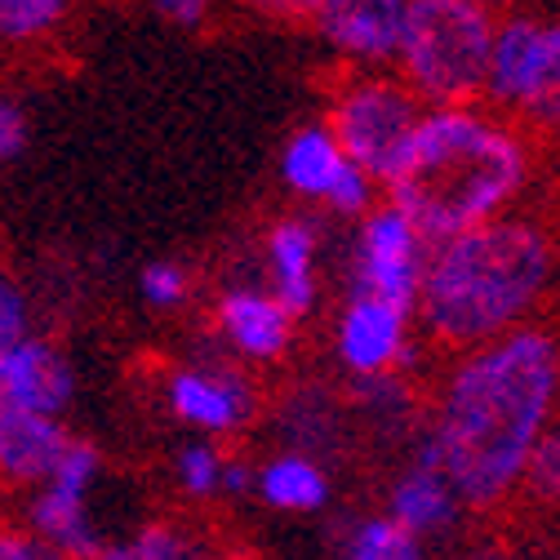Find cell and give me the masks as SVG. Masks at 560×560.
I'll use <instances>...</instances> for the list:
<instances>
[{
    "label": "cell",
    "instance_id": "3957f363",
    "mask_svg": "<svg viewBox=\"0 0 560 560\" xmlns=\"http://www.w3.org/2000/svg\"><path fill=\"white\" fill-rule=\"evenodd\" d=\"M556 285V241L534 219H499L428 245L413 316L436 347L476 352L521 325Z\"/></svg>",
    "mask_w": 560,
    "mask_h": 560
},
{
    "label": "cell",
    "instance_id": "f546056e",
    "mask_svg": "<svg viewBox=\"0 0 560 560\" xmlns=\"http://www.w3.org/2000/svg\"><path fill=\"white\" fill-rule=\"evenodd\" d=\"M170 27H183V32H196V27H205V19H209V5L205 0H161V5H152Z\"/></svg>",
    "mask_w": 560,
    "mask_h": 560
},
{
    "label": "cell",
    "instance_id": "cb8c5ba5",
    "mask_svg": "<svg viewBox=\"0 0 560 560\" xmlns=\"http://www.w3.org/2000/svg\"><path fill=\"white\" fill-rule=\"evenodd\" d=\"M223 463L228 454L214 445V441H183L178 454H174V485L183 499H196V503H209L223 494Z\"/></svg>",
    "mask_w": 560,
    "mask_h": 560
},
{
    "label": "cell",
    "instance_id": "d6986e66",
    "mask_svg": "<svg viewBox=\"0 0 560 560\" xmlns=\"http://www.w3.org/2000/svg\"><path fill=\"white\" fill-rule=\"evenodd\" d=\"M342 396L352 409V423H365L383 445H413L418 428H423V400L400 374L352 378Z\"/></svg>",
    "mask_w": 560,
    "mask_h": 560
},
{
    "label": "cell",
    "instance_id": "ffe728a7",
    "mask_svg": "<svg viewBox=\"0 0 560 560\" xmlns=\"http://www.w3.org/2000/svg\"><path fill=\"white\" fill-rule=\"evenodd\" d=\"M254 494L271 512L312 516V512L329 508L334 485H329V467H320L303 454H290V450H276L271 458H262L254 467Z\"/></svg>",
    "mask_w": 560,
    "mask_h": 560
},
{
    "label": "cell",
    "instance_id": "52a82bcc",
    "mask_svg": "<svg viewBox=\"0 0 560 560\" xmlns=\"http://www.w3.org/2000/svg\"><path fill=\"white\" fill-rule=\"evenodd\" d=\"M103 476V454L90 436H77L67 441L54 476L32 489L27 503H23V529L32 538H40L45 547L62 551L67 560H94L103 551V529L94 525V512H90V489L98 485Z\"/></svg>",
    "mask_w": 560,
    "mask_h": 560
},
{
    "label": "cell",
    "instance_id": "7402d4cb",
    "mask_svg": "<svg viewBox=\"0 0 560 560\" xmlns=\"http://www.w3.org/2000/svg\"><path fill=\"white\" fill-rule=\"evenodd\" d=\"M342 560H428V547L409 538L392 516H357L342 529Z\"/></svg>",
    "mask_w": 560,
    "mask_h": 560
},
{
    "label": "cell",
    "instance_id": "7a4b0ae2",
    "mask_svg": "<svg viewBox=\"0 0 560 560\" xmlns=\"http://www.w3.org/2000/svg\"><path fill=\"white\" fill-rule=\"evenodd\" d=\"M534 178L529 138L489 107H428L387 205L428 245L508 219Z\"/></svg>",
    "mask_w": 560,
    "mask_h": 560
},
{
    "label": "cell",
    "instance_id": "83f0119b",
    "mask_svg": "<svg viewBox=\"0 0 560 560\" xmlns=\"http://www.w3.org/2000/svg\"><path fill=\"white\" fill-rule=\"evenodd\" d=\"M23 148H27V112L10 90H0V170L14 165Z\"/></svg>",
    "mask_w": 560,
    "mask_h": 560
},
{
    "label": "cell",
    "instance_id": "44dd1931",
    "mask_svg": "<svg viewBox=\"0 0 560 560\" xmlns=\"http://www.w3.org/2000/svg\"><path fill=\"white\" fill-rule=\"evenodd\" d=\"M94 560H223V556L205 534L178 521H148L116 542H103Z\"/></svg>",
    "mask_w": 560,
    "mask_h": 560
},
{
    "label": "cell",
    "instance_id": "d4e9b609",
    "mask_svg": "<svg viewBox=\"0 0 560 560\" xmlns=\"http://www.w3.org/2000/svg\"><path fill=\"white\" fill-rule=\"evenodd\" d=\"M521 489L542 512H560V423H551L542 432V441L534 445L525 476H521Z\"/></svg>",
    "mask_w": 560,
    "mask_h": 560
},
{
    "label": "cell",
    "instance_id": "f1b7e54d",
    "mask_svg": "<svg viewBox=\"0 0 560 560\" xmlns=\"http://www.w3.org/2000/svg\"><path fill=\"white\" fill-rule=\"evenodd\" d=\"M0 560H67V556L32 538L23 525H0Z\"/></svg>",
    "mask_w": 560,
    "mask_h": 560
},
{
    "label": "cell",
    "instance_id": "603a6c76",
    "mask_svg": "<svg viewBox=\"0 0 560 560\" xmlns=\"http://www.w3.org/2000/svg\"><path fill=\"white\" fill-rule=\"evenodd\" d=\"M72 5L62 0H0V45L5 49H32L40 40H49Z\"/></svg>",
    "mask_w": 560,
    "mask_h": 560
},
{
    "label": "cell",
    "instance_id": "5bb4252c",
    "mask_svg": "<svg viewBox=\"0 0 560 560\" xmlns=\"http://www.w3.org/2000/svg\"><path fill=\"white\" fill-rule=\"evenodd\" d=\"M276 436L280 450L303 454L320 467H329L334 458H342V450L352 445V409H347V396L325 387V383H294L285 387V396L276 400Z\"/></svg>",
    "mask_w": 560,
    "mask_h": 560
},
{
    "label": "cell",
    "instance_id": "30bf717a",
    "mask_svg": "<svg viewBox=\"0 0 560 560\" xmlns=\"http://www.w3.org/2000/svg\"><path fill=\"white\" fill-rule=\"evenodd\" d=\"M280 183L299 200H320L342 219H365L378 196V187L338 152L325 120L299 125L285 138V148H280Z\"/></svg>",
    "mask_w": 560,
    "mask_h": 560
},
{
    "label": "cell",
    "instance_id": "ba28073f",
    "mask_svg": "<svg viewBox=\"0 0 560 560\" xmlns=\"http://www.w3.org/2000/svg\"><path fill=\"white\" fill-rule=\"evenodd\" d=\"M423 262H428V241L418 236L392 205H374L357 228L352 262H347V276H352L347 294L378 299V303L413 316Z\"/></svg>",
    "mask_w": 560,
    "mask_h": 560
},
{
    "label": "cell",
    "instance_id": "e0dca14e",
    "mask_svg": "<svg viewBox=\"0 0 560 560\" xmlns=\"http://www.w3.org/2000/svg\"><path fill=\"white\" fill-rule=\"evenodd\" d=\"M409 538L418 542H432V538H445L458 521H463V503L450 489V480L432 467V463H418L409 458L396 476H392V489H387V512Z\"/></svg>",
    "mask_w": 560,
    "mask_h": 560
},
{
    "label": "cell",
    "instance_id": "8992f818",
    "mask_svg": "<svg viewBox=\"0 0 560 560\" xmlns=\"http://www.w3.org/2000/svg\"><path fill=\"white\" fill-rule=\"evenodd\" d=\"M423 103L409 94V85L392 72H352L334 94H329V120L325 129L334 133L338 152L352 161L374 187H387L409 148L418 120H423Z\"/></svg>",
    "mask_w": 560,
    "mask_h": 560
},
{
    "label": "cell",
    "instance_id": "5b68a950",
    "mask_svg": "<svg viewBox=\"0 0 560 560\" xmlns=\"http://www.w3.org/2000/svg\"><path fill=\"white\" fill-rule=\"evenodd\" d=\"M480 98L512 125L560 129V14H499Z\"/></svg>",
    "mask_w": 560,
    "mask_h": 560
},
{
    "label": "cell",
    "instance_id": "4316f807",
    "mask_svg": "<svg viewBox=\"0 0 560 560\" xmlns=\"http://www.w3.org/2000/svg\"><path fill=\"white\" fill-rule=\"evenodd\" d=\"M32 334H36L32 329V303H27L19 280L0 267V352L23 342V338H32Z\"/></svg>",
    "mask_w": 560,
    "mask_h": 560
},
{
    "label": "cell",
    "instance_id": "6da1fadb",
    "mask_svg": "<svg viewBox=\"0 0 560 560\" xmlns=\"http://www.w3.org/2000/svg\"><path fill=\"white\" fill-rule=\"evenodd\" d=\"M556 409L560 334L521 325L445 370L409 450L450 480L463 512H494L521 489L525 463L556 423Z\"/></svg>",
    "mask_w": 560,
    "mask_h": 560
},
{
    "label": "cell",
    "instance_id": "8fae6325",
    "mask_svg": "<svg viewBox=\"0 0 560 560\" xmlns=\"http://www.w3.org/2000/svg\"><path fill=\"white\" fill-rule=\"evenodd\" d=\"M405 5L409 0H312L299 5L312 32L361 72H383L400 54L405 36Z\"/></svg>",
    "mask_w": 560,
    "mask_h": 560
},
{
    "label": "cell",
    "instance_id": "1f68e13d",
    "mask_svg": "<svg viewBox=\"0 0 560 560\" xmlns=\"http://www.w3.org/2000/svg\"><path fill=\"white\" fill-rule=\"evenodd\" d=\"M463 560H516V556L503 551V547H476V551H467Z\"/></svg>",
    "mask_w": 560,
    "mask_h": 560
},
{
    "label": "cell",
    "instance_id": "9c48e42d",
    "mask_svg": "<svg viewBox=\"0 0 560 560\" xmlns=\"http://www.w3.org/2000/svg\"><path fill=\"white\" fill-rule=\"evenodd\" d=\"M161 396L183 428H191L200 441H214V445L223 436H241L258 418V387L232 361L174 365L161 378Z\"/></svg>",
    "mask_w": 560,
    "mask_h": 560
},
{
    "label": "cell",
    "instance_id": "ac0fdd59",
    "mask_svg": "<svg viewBox=\"0 0 560 560\" xmlns=\"http://www.w3.org/2000/svg\"><path fill=\"white\" fill-rule=\"evenodd\" d=\"M67 441H72V428L58 418L0 413V485L40 489L54 476Z\"/></svg>",
    "mask_w": 560,
    "mask_h": 560
},
{
    "label": "cell",
    "instance_id": "9a60e30c",
    "mask_svg": "<svg viewBox=\"0 0 560 560\" xmlns=\"http://www.w3.org/2000/svg\"><path fill=\"white\" fill-rule=\"evenodd\" d=\"M316 254H320V232L312 219L285 214L276 219L262 236V271H267V294L280 303L294 325L316 312L320 280H316Z\"/></svg>",
    "mask_w": 560,
    "mask_h": 560
},
{
    "label": "cell",
    "instance_id": "d6a6232c",
    "mask_svg": "<svg viewBox=\"0 0 560 560\" xmlns=\"http://www.w3.org/2000/svg\"><path fill=\"white\" fill-rule=\"evenodd\" d=\"M551 560H560V551H556V556H551Z\"/></svg>",
    "mask_w": 560,
    "mask_h": 560
},
{
    "label": "cell",
    "instance_id": "2e32d148",
    "mask_svg": "<svg viewBox=\"0 0 560 560\" xmlns=\"http://www.w3.org/2000/svg\"><path fill=\"white\" fill-rule=\"evenodd\" d=\"M214 329L241 365H276L294 347V320L262 285H232L214 303Z\"/></svg>",
    "mask_w": 560,
    "mask_h": 560
},
{
    "label": "cell",
    "instance_id": "4fadbf2b",
    "mask_svg": "<svg viewBox=\"0 0 560 560\" xmlns=\"http://www.w3.org/2000/svg\"><path fill=\"white\" fill-rule=\"evenodd\" d=\"M409 325L413 316L378 303L347 294L334 320V357L352 378H378V374H400L413 361L409 347Z\"/></svg>",
    "mask_w": 560,
    "mask_h": 560
},
{
    "label": "cell",
    "instance_id": "277c9868",
    "mask_svg": "<svg viewBox=\"0 0 560 560\" xmlns=\"http://www.w3.org/2000/svg\"><path fill=\"white\" fill-rule=\"evenodd\" d=\"M499 14L480 0H409L400 36V81L423 107H471L485 94Z\"/></svg>",
    "mask_w": 560,
    "mask_h": 560
},
{
    "label": "cell",
    "instance_id": "4dcf8cb0",
    "mask_svg": "<svg viewBox=\"0 0 560 560\" xmlns=\"http://www.w3.org/2000/svg\"><path fill=\"white\" fill-rule=\"evenodd\" d=\"M223 494H228V499L254 494V467H249L245 458H228V463H223Z\"/></svg>",
    "mask_w": 560,
    "mask_h": 560
},
{
    "label": "cell",
    "instance_id": "7c38bea8",
    "mask_svg": "<svg viewBox=\"0 0 560 560\" xmlns=\"http://www.w3.org/2000/svg\"><path fill=\"white\" fill-rule=\"evenodd\" d=\"M77 400V365L58 342L32 334L0 352V413L58 418Z\"/></svg>",
    "mask_w": 560,
    "mask_h": 560
},
{
    "label": "cell",
    "instance_id": "484cf974",
    "mask_svg": "<svg viewBox=\"0 0 560 560\" xmlns=\"http://www.w3.org/2000/svg\"><path fill=\"white\" fill-rule=\"evenodd\" d=\"M138 299L156 312H178L191 299V271L178 258H156L138 271Z\"/></svg>",
    "mask_w": 560,
    "mask_h": 560
}]
</instances>
